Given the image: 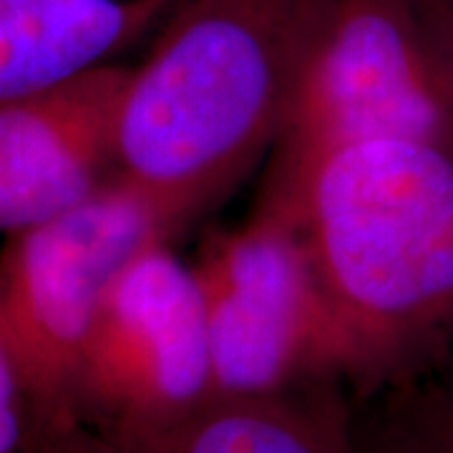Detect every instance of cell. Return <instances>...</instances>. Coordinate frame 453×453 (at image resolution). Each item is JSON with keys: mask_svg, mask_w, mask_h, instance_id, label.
Masks as SVG:
<instances>
[{"mask_svg": "<svg viewBox=\"0 0 453 453\" xmlns=\"http://www.w3.org/2000/svg\"><path fill=\"white\" fill-rule=\"evenodd\" d=\"M295 219L365 398L449 365L453 345V154L372 139L325 154L280 202Z\"/></svg>", "mask_w": 453, "mask_h": 453, "instance_id": "cell-1", "label": "cell"}, {"mask_svg": "<svg viewBox=\"0 0 453 453\" xmlns=\"http://www.w3.org/2000/svg\"><path fill=\"white\" fill-rule=\"evenodd\" d=\"M325 0H181L121 98L116 166L181 226L273 149Z\"/></svg>", "mask_w": 453, "mask_h": 453, "instance_id": "cell-2", "label": "cell"}, {"mask_svg": "<svg viewBox=\"0 0 453 453\" xmlns=\"http://www.w3.org/2000/svg\"><path fill=\"white\" fill-rule=\"evenodd\" d=\"M372 139L446 144V71L416 0H325L259 202L285 199L325 154Z\"/></svg>", "mask_w": 453, "mask_h": 453, "instance_id": "cell-3", "label": "cell"}, {"mask_svg": "<svg viewBox=\"0 0 453 453\" xmlns=\"http://www.w3.org/2000/svg\"><path fill=\"white\" fill-rule=\"evenodd\" d=\"M172 232L149 196L116 177L73 210L5 237L0 325L23 375L28 438L79 421L83 350L104 292L131 255Z\"/></svg>", "mask_w": 453, "mask_h": 453, "instance_id": "cell-4", "label": "cell"}, {"mask_svg": "<svg viewBox=\"0 0 453 453\" xmlns=\"http://www.w3.org/2000/svg\"><path fill=\"white\" fill-rule=\"evenodd\" d=\"M204 297L211 395L255 398L348 380L338 320L295 219L259 207L195 265Z\"/></svg>", "mask_w": 453, "mask_h": 453, "instance_id": "cell-5", "label": "cell"}, {"mask_svg": "<svg viewBox=\"0 0 453 453\" xmlns=\"http://www.w3.org/2000/svg\"><path fill=\"white\" fill-rule=\"evenodd\" d=\"M210 398L199 280L166 240H154L127 259L104 292L83 350L76 416L113 438H142Z\"/></svg>", "mask_w": 453, "mask_h": 453, "instance_id": "cell-6", "label": "cell"}, {"mask_svg": "<svg viewBox=\"0 0 453 453\" xmlns=\"http://www.w3.org/2000/svg\"><path fill=\"white\" fill-rule=\"evenodd\" d=\"M131 68L104 64L0 101V234L43 225L94 196L116 166V124Z\"/></svg>", "mask_w": 453, "mask_h": 453, "instance_id": "cell-7", "label": "cell"}, {"mask_svg": "<svg viewBox=\"0 0 453 453\" xmlns=\"http://www.w3.org/2000/svg\"><path fill=\"white\" fill-rule=\"evenodd\" d=\"M181 0H0V101L68 81L164 23Z\"/></svg>", "mask_w": 453, "mask_h": 453, "instance_id": "cell-8", "label": "cell"}, {"mask_svg": "<svg viewBox=\"0 0 453 453\" xmlns=\"http://www.w3.org/2000/svg\"><path fill=\"white\" fill-rule=\"evenodd\" d=\"M350 426L353 413L335 386H312L255 398L211 395L164 431L116 441L129 453H356Z\"/></svg>", "mask_w": 453, "mask_h": 453, "instance_id": "cell-9", "label": "cell"}, {"mask_svg": "<svg viewBox=\"0 0 453 453\" xmlns=\"http://www.w3.org/2000/svg\"><path fill=\"white\" fill-rule=\"evenodd\" d=\"M353 416L356 453H453V368L383 390Z\"/></svg>", "mask_w": 453, "mask_h": 453, "instance_id": "cell-10", "label": "cell"}, {"mask_svg": "<svg viewBox=\"0 0 453 453\" xmlns=\"http://www.w3.org/2000/svg\"><path fill=\"white\" fill-rule=\"evenodd\" d=\"M28 443V398L18 360L0 325V453H23Z\"/></svg>", "mask_w": 453, "mask_h": 453, "instance_id": "cell-11", "label": "cell"}, {"mask_svg": "<svg viewBox=\"0 0 453 453\" xmlns=\"http://www.w3.org/2000/svg\"><path fill=\"white\" fill-rule=\"evenodd\" d=\"M23 453H129L116 438L88 423L76 421L65 428L28 438Z\"/></svg>", "mask_w": 453, "mask_h": 453, "instance_id": "cell-12", "label": "cell"}, {"mask_svg": "<svg viewBox=\"0 0 453 453\" xmlns=\"http://www.w3.org/2000/svg\"><path fill=\"white\" fill-rule=\"evenodd\" d=\"M423 23L431 33V41L438 50V58L446 71L449 83V139L446 146L453 154V0H416Z\"/></svg>", "mask_w": 453, "mask_h": 453, "instance_id": "cell-13", "label": "cell"}]
</instances>
